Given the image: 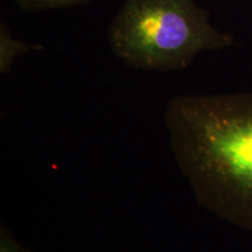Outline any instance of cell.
<instances>
[{
	"mask_svg": "<svg viewBox=\"0 0 252 252\" xmlns=\"http://www.w3.org/2000/svg\"><path fill=\"white\" fill-rule=\"evenodd\" d=\"M165 125L197 202L252 234V93L173 97Z\"/></svg>",
	"mask_w": 252,
	"mask_h": 252,
	"instance_id": "6da1fadb",
	"label": "cell"
},
{
	"mask_svg": "<svg viewBox=\"0 0 252 252\" xmlns=\"http://www.w3.org/2000/svg\"><path fill=\"white\" fill-rule=\"evenodd\" d=\"M108 40L125 65L145 71L182 70L201 53L236 43L195 0H124L108 28Z\"/></svg>",
	"mask_w": 252,
	"mask_h": 252,
	"instance_id": "7a4b0ae2",
	"label": "cell"
},
{
	"mask_svg": "<svg viewBox=\"0 0 252 252\" xmlns=\"http://www.w3.org/2000/svg\"><path fill=\"white\" fill-rule=\"evenodd\" d=\"M41 49V46H32L12 35L11 30L5 23L0 24V72L2 75L11 71L19 56L26 54L32 49Z\"/></svg>",
	"mask_w": 252,
	"mask_h": 252,
	"instance_id": "3957f363",
	"label": "cell"
},
{
	"mask_svg": "<svg viewBox=\"0 0 252 252\" xmlns=\"http://www.w3.org/2000/svg\"><path fill=\"white\" fill-rule=\"evenodd\" d=\"M93 1L96 0H15V5L21 12H39L46 9L76 7Z\"/></svg>",
	"mask_w": 252,
	"mask_h": 252,
	"instance_id": "277c9868",
	"label": "cell"
},
{
	"mask_svg": "<svg viewBox=\"0 0 252 252\" xmlns=\"http://www.w3.org/2000/svg\"><path fill=\"white\" fill-rule=\"evenodd\" d=\"M0 252H34L31 249L19 243L18 239L12 235L7 226L1 224L0 228Z\"/></svg>",
	"mask_w": 252,
	"mask_h": 252,
	"instance_id": "5b68a950",
	"label": "cell"
}]
</instances>
